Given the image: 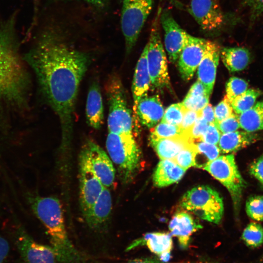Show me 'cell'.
Instances as JSON below:
<instances>
[{"label": "cell", "instance_id": "obj_1", "mask_svg": "<svg viewBox=\"0 0 263 263\" xmlns=\"http://www.w3.org/2000/svg\"><path fill=\"white\" fill-rule=\"evenodd\" d=\"M40 90L59 118L64 143L69 142L81 82L90 56L68 44L52 31L43 33L25 55Z\"/></svg>", "mask_w": 263, "mask_h": 263}, {"label": "cell", "instance_id": "obj_2", "mask_svg": "<svg viewBox=\"0 0 263 263\" xmlns=\"http://www.w3.org/2000/svg\"><path fill=\"white\" fill-rule=\"evenodd\" d=\"M16 16L0 22V99L21 107L27 102L30 81L19 51Z\"/></svg>", "mask_w": 263, "mask_h": 263}, {"label": "cell", "instance_id": "obj_3", "mask_svg": "<svg viewBox=\"0 0 263 263\" xmlns=\"http://www.w3.org/2000/svg\"><path fill=\"white\" fill-rule=\"evenodd\" d=\"M29 202L32 211L46 228L52 246L75 263L82 262L81 256L69 239L59 200L53 196H35L30 197Z\"/></svg>", "mask_w": 263, "mask_h": 263}, {"label": "cell", "instance_id": "obj_4", "mask_svg": "<svg viewBox=\"0 0 263 263\" xmlns=\"http://www.w3.org/2000/svg\"><path fill=\"white\" fill-rule=\"evenodd\" d=\"M105 89L109 105V132L119 135L132 136L133 117L120 78L115 74L111 75Z\"/></svg>", "mask_w": 263, "mask_h": 263}, {"label": "cell", "instance_id": "obj_5", "mask_svg": "<svg viewBox=\"0 0 263 263\" xmlns=\"http://www.w3.org/2000/svg\"><path fill=\"white\" fill-rule=\"evenodd\" d=\"M182 207L200 218L219 224L224 214L222 198L215 190L208 186L195 187L183 196Z\"/></svg>", "mask_w": 263, "mask_h": 263}, {"label": "cell", "instance_id": "obj_6", "mask_svg": "<svg viewBox=\"0 0 263 263\" xmlns=\"http://www.w3.org/2000/svg\"><path fill=\"white\" fill-rule=\"evenodd\" d=\"M162 8H158L152 22L147 46V58L151 85L158 90L169 88L170 79L167 59L160 35V16Z\"/></svg>", "mask_w": 263, "mask_h": 263}, {"label": "cell", "instance_id": "obj_7", "mask_svg": "<svg viewBox=\"0 0 263 263\" xmlns=\"http://www.w3.org/2000/svg\"><path fill=\"white\" fill-rule=\"evenodd\" d=\"M106 146L122 180L129 182L137 169L140 159V150L133 136L119 135L109 132Z\"/></svg>", "mask_w": 263, "mask_h": 263}, {"label": "cell", "instance_id": "obj_8", "mask_svg": "<svg viewBox=\"0 0 263 263\" xmlns=\"http://www.w3.org/2000/svg\"><path fill=\"white\" fill-rule=\"evenodd\" d=\"M203 169L227 188L231 197L235 211L238 214L246 183L238 170L234 155L219 156Z\"/></svg>", "mask_w": 263, "mask_h": 263}, {"label": "cell", "instance_id": "obj_9", "mask_svg": "<svg viewBox=\"0 0 263 263\" xmlns=\"http://www.w3.org/2000/svg\"><path fill=\"white\" fill-rule=\"evenodd\" d=\"M153 4V0H122L121 27L127 55L135 45Z\"/></svg>", "mask_w": 263, "mask_h": 263}, {"label": "cell", "instance_id": "obj_10", "mask_svg": "<svg viewBox=\"0 0 263 263\" xmlns=\"http://www.w3.org/2000/svg\"><path fill=\"white\" fill-rule=\"evenodd\" d=\"M15 242L24 263H75L53 246L35 241L22 227L17 228Z\"/></svg>", "mask_w": 263, "mask_h": 263}, {"label": "cell", "instance_id": "obj_11", "mask_svg": "<svg viewBox=\"0 0 263 263\" xmlns=\"http://www.w3.org/2000/svg\"><path fill=\"white\" fill-rule=\"evenodd\" d=\"M80 204L85 217L104 187L94 172L84 146L79 157Z\"/></svg>", "mask_w": 263, "mask_h": 263}, {"label": "cell", "instance_id": "obj_12", "mask_svg": "<svg viewBox=\"0 0 263 263\" xmlns=\"http://www.w3.org/2000/svg\"><path fill=\"white\" fill-rule=\"evenodd\" d=\"M188 11L207 34L219 32L225 24V15L217 0H190Z\"/></svg>", "mask_w": 263, "mask_h": 263}, {"label": "cell", "instance_id": "obj_13", "mask_svg": "<svg viewBox=\"0 0 263 263\" xmlns=\"http://www.w3.org/2000/svg\"><path fill=\"white\" fill-rule=\"evenodd\" d=\"M160 22L164 32V45L169 60L176 63L189 34L181 28L166 8L162 9Z\"/></svg>", "mask_w": 263, "mask_h": 263}, {"label": "cell", "instance_id": "obj_14", "mask_svg": "<svg viewBox=\"0 0 263 263\" xmlns=\"http://www.w3.org/2000/svg\"><path fill=\"white\" fill-rule=\"evenodd\" d=\"M207 41L189 35L177 62L184 80L188 81L192 78L204 55Z\"/></svg>", "mask_w": 263, "mask_h": 263}, {"label": "cell", "instance_id": "obj_15", "mask_svg": "<svg viewBox=\"0 0 263 263\" xmlns=\"http://www.w3.org/2000/svg\"><path fill=\"white\" fill-rule=\"evenodd\" d=\"M84 146L94 172L103 186L109 188L112 186L115 179V169L111 159L94 141L88 140Z\"/></svg>", "mask_w": 263, "mask_h": 263}, {"label": "cell", "instance_id": "obj_16", "mask_svg": "<svg viewBox=\"0 0 263 263\" xmlns=\"http://www.w3.org/2000/svg\"><path fill=\"white\" fill-rule=\"evenodd\" d=\"M221 49L218 44L207 40L204 55L198 67L199 80L211 94L215 83Z\"/></svg>", "mask_w": 263, "mask_h": 263}, {"label": "cell", "instance_id": "obj_17", "mask_svg": "<svg viewBox=\"0 0 263 263\" xmlns=\"http://www.w3.org/2000/svg\"><path fill=\"white\" fill-rule=\"evenodd\" d=\"M164 113V108L157 95L143 97L139 101L133 113V122L152 128L161 120Z\"/></svg>", "mask_w": 263, "mask_h": 263}, {"label": "cell", "instance_id": "obj_18", "mask_svg": "<svg viewBox=\"0 0 263 263\" xmlns=\"http://www.w3.org/2000/svg\"><path fill=\"white\" fill-rule=\"evenodd\" d=\"M146 245L153 253L159 257L164 262L168 261L172 248V240L170 234L165 232H151L132 242L126 248L130 251L138 246Z\"/></svg>", "mask_w": 263, "mask_h": 263}, {"label": "cell", "instance_id": "obj_19", "mask_svg": "<svg viewBox=\"0 0 263 263\" xmlns=\"http://www.w3.org/2000/svg\"><path fill=\"white\" fill-rule=\"evenodd\" d=\"M169 228L171 235L177 238L180 247L186 249L192 234L202 226L190 214L186 212H179L172 217Z\"/></svg>", "mask_w": 263, "mask_h": 263}, {"label": "cell", "instance_id": "obj_20", "mask_svg": "<svg viewBox=\"0 0 263 263\" xmlns=\"http://www.w3.org/2000/svg\"><path fill=\"white\" fill-rule=\"evenodd\" d=\"M112 208L110 191L104 187L91 208L84 217L88 225L94 229L102 228L109 219Z\"/></svg>", "mask_w": 263, "mask_h": 263}, {"label": "cell", "instance_id": "obj_21", "mask_svg": "<svg viewBox=\"0 0 263 263\" xmlns=\"http://www.w3.org/2000/svg\"><path fill=\"white\" fill-rule=\"evenodd\" d=\"M147 46H145L137 61L132 80V93L133 99V113L140 100L148 95L151 85L147 58Z\"/></svg>", "mask_w": 263, "mask_h": 263}, {"label": "cell", "instance_id": "obj_22", "mask_svg": "<svg viewBox=\"0 0 263 263\" xmlns=\"http://www.w3.org/2000/svg\"><path fill=\"white\" fill-rule=\"evenodd\" d=\"M86 118L88 125L98 130L104 122V108L99 84L94 81L88 90L86 104Z\"/></svg>", "mask_w": 263, "mask_h": 263}, {"label": "cell", "instance_id": "obj_23", "mask_svg": "<svg viewBox=\"0 0 263 263\" xmlns=\"http://www.w3.org/2000/svg\"><path fill=\"white\" fill-rule=\"evenodd\" d=\"M150 144L161 160L172 159L195 142L187 135L168 138L150 137Z\"/></svg>", "mask_w": 263, "mask_h": 263}, {"label": "cell", "instance_id": "obj_24", "mask_svg": "<svg viewBox=\"0 0 263 263\" xmlns=\"http://www.w3.org/2000/svg\"><path fill=\"white\" fill-rule=\"evenodd\" d=\"M258 138L257 134L246 131L224 133L221 135L218 147L223 153L236 152L255 143Z\"/></svg>", "mask_w": 263, "mask_h": 263}, {"label": "cell", "instance_id": "obj_25", "mask_svg": "<svg viewBox=\"0 0 263 263\" xmlns=\"http://www.w3.org/2000/svg\"><path fill=\"white\" fill-rule=\"evenodd\" d=\"M186 170L172 160H162L153 173V184L160 188L169 186L179 181Z\"/></svg>", "mask_w": 263, "mask_h": 263}, {"label": "cell", "instance_id": "obj_26", "mask_svg": "<svg viewBox=\"0 0 263 263\" xmlns=\"http://www.w3.org/2000/svg\"><path fill=\"white\" fill-rule=\"evenodd\" d=\"M222 60L230 72H239L248 65L250 54L248 49L244 47H224L221 49Z\"/></svg>", "mask_w": 263, "mask_h": 263}, {"label": "cell", "instance_id": "obj_27", "mask_svg": "<svg viewBox=\"0 0 263 263\" xmlns=\"http://www.w3.org/2000/svg\"><path fill=\"white\" fill-rule=\"evenodd\" d=\"M238 117L240 128L244 131L254 132L263 130V100Z\"/></svg>", "mask_w": 263, "mask_h": 263}, {"label": "cell", "instance_id": "obj_28", "mask_svg": "<svg viewBox=\"0 0 263 263\" xmlns=\"http://www.w3.org/2000/svg\"><path fill=\"white\" fill-rule=\"evenodd\" d=\"M195 144L196 149L195 167L204 168L209 162L219 157L221 151L216 145L202 141Z\"/></svg>", "mask_w": 263, "mask_h": 263}, {"label": "cell", "instance_id": "obj_29", "mask_svg": "<svg viewBox=\"0 0 263 263\" xmlns=\"http://www.w3.org/2000/svg\"><path fill=\"white\" fill-rule=\"evenodd\" d=\"M262 92L255 89H247L244 93L234 99L231 103L236 114H240L250 109L255 104Z\"/></svg>", "mask_w": 263, "mask_h": 263}, {"label": "cell", "instance_id": "obj_30", "mask_svg": "<svg viewBox=\"0 0 263 263\" xmlns=\"http://www.w3.org/2000/svg\"><path fill=\"white\" fill-rule=\"evenodd\" d=\"M242 239L248 247L261 246L263 244V227L257 223H249L242 233Z\"/></svg>", "mask_w": 263, "mask_h": 263}, {"label": "cell", "instance_id": "obj_31", "mask_svg": "<svg viewBox=\"0 0 263 263\" xmlns=\"http://www.w3.org/2000/svg\"><path fill=\"white\" fill-rule=\"evenodd\" d=\"M186 135L179 126L161 122L151 129L150 137L168 138Z\"/></svg>", "mask_w": 263, "mask_h": 263}, {"label": "cell", "instance_id": "obj_32", "mask_svg": "<svg viewBox=\"0 0 263 263\" xmlns=\"http://www.w3.org/2000/svg\"><path fill=\"white\" fill-rule=\"evenodd\" d=\"M248 88L245 80L239 77H230L226 84L225 96L231 103L236 97L244 93Z\"/></svg>", "mask_w": 263, "mask_h": 263}, {"label": "cell", "instance_id": "obj_33", "mask_svg": "<svg viewBox=\"0 0 263 263\" xmlns=\"http://www.w3.org/2000/svg\"><path fill=\"white\" fill-rule=\"evenodd\" d=\"M245 209L250 218L257 221H263V196L249 197L246 202Z\"/></svg>", "mask_w": 263, "mask_h": 263}, {"label": "cell", "instance_id": "obj_34", "mask_svg": "<svg viewBox=\"0 0 263 263\" xmlns=\"http://www.w3.org/2000/svg\"><path fill=\"white\" fill-rule=\"evenodd\" d=\"M185 110L186 108L182 103L173 104L166 109L161 121L180 126Z\"/></svg>", "mask_w": 263, "mask_h": 263}, {"label": "cell", "instance_id": "obj_35", "mask_svg": "<svg viewBox=\"0 0 263 263\" xmlns=\"http://www.w3.org/2000/svg\"><path fill=\"white\" fill-rule=\"evenodd\" d=\"M196 149L195 142L181 150L172 160L183 169L187 170L195 166Z\"/></svg>", "mask_w": 263, "mask_h": 263}, {"label": "cell", "instance_id": "obj_36", "mask_svg": "<svg viewBox=\"0 0 263 263\" xmlns=\"http://www.w3.org/2000/svg\"><path fill=\"white\" fill-rule=\"evenodd\" d=\"M209 96L208 94L198 96L187 95L182 103L186 109L200 111L208 103Z\"/></svg>", "mask_w": 263, "mask_h": 263}, {"label": "cell", "instance_id": "obj_37", "mask_svg": "<svg viewBox=\"0 0 263 263\" xmlns=\"http://www.w3.org/2000/svg\"><path fill=\"white\" fill-rule=\"evenodd\" d=\"M231 103L225 96L224 99L214 108L215 122H219L231 115L233 113Z\"/></svg>", "mask_w": 263, "mask_h": 263}, {"label": "cell", "instance_id": "obj_38", "mask_svg": "<svg viewBox=\"0 0 263 263\" xmlns=\"http://www.w3.org/2000/svg\"><path fill=\"white\" fill-rule=\"evenodd\" d=\"M214 123L223 133L234 132L240 128L238 115L233 113L222 121Z\"/></svg>", "mask_w": 263, "mask_h": 263}, {"label": "cell", "instance_id": "obj_39", "mask_svg": "<svg viewBox=\"0 0 263 263\" xmlns=\"http://www.w3.org/2000/svg\"><path fill=\"white\" fill-rule=\"evenodd\" d=\"M208 124L201 116L199 117L186 135L190 139L200 141L203 134L206 131Z\"/></svg>", "mask_w": 263, "mask_h": 263}, {"label": "cell", "instance_id": "obj_40", "mask_svg": "<svg viewBox=\"0 0 263 263\" xmlns=\"http://www.w3.org/2000/svg\"><path fill=\"white\" fill-rule=\"evenodd\" d=\"M201 116V111L185 110L182 122L179 126L186 135L197 118Z\"/></svg>", "mask_w": 263, "mask_h": 263}, {"label": "cell", "instance_id": "obj_41", "mask_svg": "<svg viewBox=\"0 0 263 263\" xmlns=\"http://www.w3.org/2000/svg\"><path fill=\"white\" fill-rule=\"evenodd\" d=\"M221 132L214 123L208 124V126L202 136L200 141L209 144L217 145L221 137Z\"/></svg>", "mask_w": 263, "mask_h": 263}, {"label": "cell", "instance_id": "obj_42", "mask_svg": "<svg viewBox=\"0 0 263 263\" xmlns=\"http://www.w3.org/2000/svg\"><path fill=\"white\" fill-rule=\"evenodd\" d=\"M249 9L250 19L255 21L263 13V0H244Z\"/></svg>", "mask_w": 263, "mask_h": 263}, {"label": "cell", "instance_id": "obj_43", "mask_svg": "<svg viewBox=\"0 0 263 263\" xmlns=\"http://www.w3.org/2000/svg\"><path fill=\"white\" fill-rule=\"evenodd\" d=\"M249 172L262 185H263V155L254 160L250 165Z\"/></svg>", "mask_w": 263, "mask_h": 263}, {"label": "cell", "instance_id": "obj_44", "mask_svg": "<svg viewBox=\"0 0 263 263\" xmlns=\"http://www.w3.org/2000/svg\"><path fill=\"white\" fill-rule=\"evenodd\" d=\"M201 116L209 124L214 123V108L209 103L201 110Z\"/></svg>", "mask_w": 263, "mask_h": 263}, {"label": "cell", "instance_id": "obj_45", "mask_svg": "<svg viewBox=\"0 0 263 263\" xmlns=\"http://www.w3.org/2000/svg\"><path fill=\"white\" fill-rule=\"evenodd\" d=\"M9 250V245L7 241L0 234V263H3Z\"/></svg>", "mask_w": 263, "mask_h": 263}, {"label": "cell", "instance_id": "obj_46", "mask_svg": "<svg viewBox=\"0 0 263 263\" xmlns=\"http://www.w3.org/2000/svg\"><path fill=\"white\" fill-rule=\"evenodd\" d=\"M158 260L150 258L135 259L123 263H157Z\"/></svg>", "mask_w": 263, "mask_h": 263}, {"label": "cell", "instance_id": "obj_47", "mask_svg": "<svg viewBox=\"0 0 263 263\" xmlns=\"http://www.w3.org/2000/svg\"><path fill=\"white\" fill-rule=\"evenodd\" d=\"M97 7L103 6L107 0H83Z\"/></svg>", "mask_w": 263, "mask_h": 263}, {"label": "cell", "instance_id": "obj_48", "mask_svg": "<svg viewBox=\"0 0 263 263\" xmlns=\"http://www.w3.org/2000/svg\"><path fill=\"white\" fill-rule=\"evenodd\" d=\"M170 2L171 4L176 7L180 9H184V4L178 0H166Z\"/></svg>", "mask_w": 263, "mask_h": 263}, {"label": "cell", "instance_id": "obj_49", "mask_svg": "<svg viewBox=\"0 0 263 263\" xmlns=\"http://www.w3.org/2000/svg\"><path fill=\"white\" fill-rule=\"evenodd\" d=\"M257 263H263V253L259 258Z\"/></svg>", "mask_w": 263, "mask_h": 263}, {"label": "cell", "instance_id": "obj_50", "mask_svg": "<svg viewBox=\"0 0 263 263\" xmlns=\"http://www.w3.org/2000/svg\"><path fill=\"white\" fill-rule=\"evenodd\" d=\"M157 263H166L162 262L161 260L160 261L158 260Z\"/></svg>", "mask_w": 263, "mask_h": 263}, {"label": "cell", "instance_id": "obj_51", "mask_svg": "<svg viewBox=\"0 0 263 263\" xmlns=\"http://www.w3.org/2000/svg\"><path fill=\"white\" fill-rule=\"evenodd\" d=\"M185 263L181 262V263Z\"/></svg>", "mask_w": 263, "mask_h": 263}, {"label": "cell", "instance_id": "obj_52", "mask_svg": "<svg viewBox=\"0 0 263 263\" xmlns=\"http://www.w3.org/2000/svg\"><path fill=\"white\" fill-rule=\"evenodd\" d=\"M262 187H263V185H262Z\"/></svg>", "mask_w": 263, "mask_h": 263}, {"label": "cell", "instance_id": "obj_53", "mask_svg": "<svg viewBox=\"0 0 263 263\" xmlns=\"http://www.w3.org/2000/svg\"></svg>", "mask_w": 263, "mask_h": 263}]
</instances>
